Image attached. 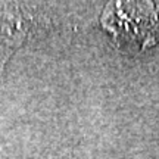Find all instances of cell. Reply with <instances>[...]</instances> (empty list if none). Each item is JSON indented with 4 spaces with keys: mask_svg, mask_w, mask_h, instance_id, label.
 Masks as SVG:
<instances>
[{
    "mask_svg": "<svg viewBox=\"0 0 159 159\" xmlns=\"http://www.w3.org/2000/svg\"><path fill=\"white\" fill-rule=\"evenodd\" d=\"M27 34L22 16H16L15 11L0 7V63L3 65L11 53L22 43Z\"/></svg>",
    "mask_w": 159,
    "mask_h": 159,
    "instance_id": "cell-1",
    "label": "cell"
}]
</instances>
